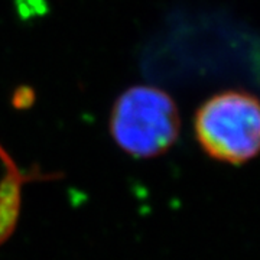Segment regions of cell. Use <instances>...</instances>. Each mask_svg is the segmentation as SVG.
Masks as SVG:
<instances>
[{"label":"cell","instance_id":"obj_2","mask_svg":"<svg viewBox=\"0 0 260 260\" xmlns=\"http://www.w3.org/2000/svg\"><path fill=\"white\" fill-rule=\"evenodd\" d=\"M195 133L210 156L233 165L244 164L259 150V103L246 91L215 94L197 113Z\"/></svg>","mask_w":260,"mask_h":260},{"label":"cell","instance_id":"obj_1","mask_svg":"<svg viewBox=\"0 0 260 260\" xmlns=\"http://www.w3.org/2000/svg\"><path fill=\"white\" fill-rule=\"evenodd\" d=\"M113 139L135 158H153L171 148L179 133V114L164 90L136 85L126 90L113 107Z\"/></svg>","mask_w":260,"mask_h":260}]
</instances>
